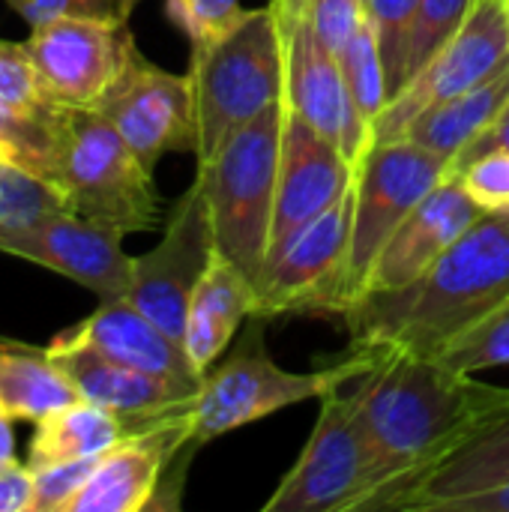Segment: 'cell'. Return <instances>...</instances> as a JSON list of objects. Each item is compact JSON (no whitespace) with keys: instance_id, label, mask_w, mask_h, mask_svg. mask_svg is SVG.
<instances>
[{"instance_id":"cell-1","label":"cell","mask_w":509,"mask_h":512,"mask_svg":"<svg viewBox=\"0 0 509 512\" xmlns=\"http://www.w3.org/2000/svg\"><path fill=\"white\" fill-rule=\"evenodd\" d=\"M375 357V366L354 390L378 477L372 498L360 512L387 510L471 426L509 402V390L456 372L438 357L408 351H381Z\"/></svg>"},{"instance_id":"cell-2","label":"cell","mask_w":509,"mask_h":512,"mask_svg":"<svg viewBox=\"0 0 509 512\" xmlns=\"http://www.w3.org/2000/svg\"><path fill=\"white\" fill-rule=\"evenodd\" d=\"M509 300V210L483 213L417 282L369 291L345 312L351 348L438 357Z\"/></svg>"},{"instance_id":"cell-3","label":"cell","mask_w":509,"mask_h":512,"mask_svg":"<svg viewBox=\"0 0 509 512\" xmlns=\"http://www.w3.org/2000/svg\"><path fill=\"white\" fill-rule=\"evenodd\" d=\"M45 186L69 213L120 234L150 231L162 216L153 168L96 108L51 111Z\"/></svg>"},{"instance_id":"cell-4","label":"cell","mask_w":509,"mask_h":512,"mask_svg":"<svg viewBox=\"0 0 509 512\" xmlns=\"http://www.w3.org/2000/svg\"><path fill=\"white\" fill-rule=\"evenodd\" d=\"M264 324H267L264 318L252 315L234 351L201 378V387L192 402L195 450L219 435L258 423L282 408L321 399L330 390L360 381L378 360L363 348H351L348 357L339 360L336 366L312 369V372H288L267 354Z\"/></svg>"},{"instance_id":"cell-5","label":"cell","mask_w":509,"mask_h":512,"mask_svg":"<svg viewBox=\"0 0 509 512\" xmlns=\"http://www.w3.org/2000/svg\"><path fill=\"white\" fill-rule=\"evenodd\" d=\"M285 114V99L273 102L198 162L195 174L207 198L216 249L252 282H258L270 252Z\"/></svg>"},{"instance_id":"cell-6","label":"cell","mask_w":509,"mask_h":512,"mask_svg":"<svg viewBox=\"0 0 509 512\" xmlns=\"http://www.w3.org/2000/svg\"><path fill=\"white\" fill-rule=\"evenodd\" d=\"M189 78L198 114L195 159L204 162L231 132L285 99V24L273 0L249 9L219 42L192 51Z\"/></svg>"},{"instance_id":"cell-7","label":"cell","mask_w":509,"mask_h":512,"mask_svg":"<svg viewBox=\"0 0 509 512\" xmlns=\"http://www.w3.org/2000/svg\"><path fill=\"white\" fill-rule=\"evenodd\" d=\"M354 186L324 213L300 225L288 240L267 252L255 282V315H342L348 288Z\"/></svg>"},{"instance_id":"cell-8","label":"cell","mask_w":509,"mask_h":512,"mask_svg":"<svg viewBox=\"0 0 509 512\" xmlns=\"http://www.w3.org/2000/svg\"><path fill=\"white\" fill-rule=\"evenodd\" d=\"M375 483V456L357 399L339 387L321 396L312 438L264 512H360Z\"/></svg>"},{"instance_id":"cell-9","label":"cell","mask_w":509,"mask_h":512,"mask_svg":"<svg viewBox=\"0 0 509 512\" xmlns=\"http://www.w3.org/2000/svg\"><path fill=\"white\" fill-rule=\"evenodd\" d=\"M450 174V162L411 138L372 144L357 168L345 309L363 294L369 270L405 216ZM342 309V312H345Z\"/></svg>"},{"instance_id":"cell-10","label":"cell","mask_w":509,"mask_h":512,"mask_svg":"<svg viewBox=\"0 0 509 512\" xmlns=\"http://www.w3.org/2000/svg\"><path fill=\"white\" fill-rule=\"evenodd\" d=\"M24 48L51 108H96L138 45L123 15H60L30 27Z\"/></svg>"},{"instance_id":"cell-11","label":"cell","mask_w":509,"mask_h":512,"mask_svg":"<svg viewBox=\"0 0 509 512\" xmlns=\"http://www.w3.org/2000/svg\"><path fill=\"white\" fill-rule=\"evenodd\" d=\"M509 69V21L504 0H477L459 33L420 66L372 123V144L399 141L426 111L474 90Z\"/></svg>"},{"instance_id":"cell-12","label":"cell","mask_w":509,"mask_h":512,"mask_svg":"<svg viewBox=\"0 0 509 512\" xmlns=\"http://www.w3.org/2000/svg\"><path fill=\"white\" fill-rule=\"evenodd\" d=\"M123 237L66 207H48L24 219H0V252L48 267L90 288L99 300L129 294L132 255L123 252Z\"/></svg>"},{"instance_id":"cell-13","label":"cell","mask_w":509,"mask_h":512,"mask_svg":"<svg viewBox=\"0 0 509 512\" xmlns=\"http://www.w3.org/2000/svg\"><path fill=\"white\" fill-rule=\"evenodd\" d=\"M96 111L120 132L147 168H156L165 153L198 150V114L189 72H168L138 48Z\"/></svg>"},{"instance_id":"cell-14","label":"cell","mask_w":509,"mask_h":512,"mask_svg":"<svg viewBox=\"0 0 509 512\" xmlns=\"http://www.w3.org/2000/svg\"><path fill=\"white\" fill-rule=\"evenodd\" d=\"M213 252L216 240L210 210L195 177L192 186L177 198L162 240L150 252L132 258V285L126 300L153 318L168 336L183 342L189 300Z\"/></svg>"},{"instance_id":"cell-15","label":"cell","mask_w":509,"mask_h":512,"mask_svg":"<svg viewBox=\"0 0 509 512\" xmlns=\"http://www.w3.org/2000/svg\"><path fill=\"white\" fill-rule=\"evenodd\" d=\"M195 402V399H192ZM192 402L132 432L99 456L90 480L66 512H141L156 504L162 483L192 447Z\"/></svg>"},{"instance_id":"cell-16","label":"cell","mask_w":509,"mask_h":512,"mask_svg":"<svg viewBox=\"0 0 509 512\" xmlns=\"http://www.w3.org/2000/svg\"><path fill=\"white\" fill-rule=\"evenodd\" d=\"M285 24V102L312 129L327 135L354 168L369 150V126L345 84L342 63L315 36L306 18H282Z\"/></svg>"},{"instance_id":"cell-17","label":"cell","mask_w":509,"mask_h":512,"mask_svg":"<svg viewBox=\"0 0 509 512\" xmlns=\"http://www.w3.org/2000/svg\"><path fill=\"white\" fill-rule=\"evenodd\" d=\"M288 105V102H285ZM357 180V168L348 156L291 108L285 114L279 183L270 225V249L288 240L300 225L333 207Z\"/></svg>"},{"instance_id":"cell-18","label":"cell","mask_w":509,"mask_h":512,"mask_svg":"<svg viewBox=\"0 0 509 512\" xmlns=\"http://www.w3.org/2000/svg\"><path fill=\"white\" fill-rule=\"evenodd\" d=\"M483 213L486 210L471 198L462 180L447 174L384 243L369 270L363 294L396 291L417 282Z\"/></svg>"},{"instance_id":"cell-19","label":"cell","mask_w":509,"mask_h":512,"mask_svg":"<svg viewBox=\"0 0 509 512\" xmlns=\"http://www.w3.org/2000/svg\"><path fill=\"white\" fill-rule=\"evenodd\" d=\"M509 483V402L489 411L462 441L405 486L384 512H447L456 501Z\"/></svg>"},{"instance_id":"cell-20","label":"cell","mask_w":509,"mask_h":512,"mask_svg":"<svg viewBox=\"0 0 509 512\" xmlns=\"http://www.w3.org/2000/svg\"><path fill=\"white\" fill-rule=\"evenodd\" d=\"M48 354L63 369V375L72 381L78 399L102 405V408L123 414L135 423L159 420L168 411H177L195 399L192 390H183L171 381H162L156 375H147L126 363H117L108 354H102L84 342H69V339L57 336L48 345Z\"/></svg>"},{"instance_id":"cell-21","label":"cell","mask_w":509,"mask_h":512,"mask_svg":"<svg viewBox=\"0 0 509 512\" xmlns=\"http://www.w3.org/2000/svg\"><path fill=\"white\" fill-rule=\"evenodd\" d=\"M60 336L69 342H84L117 363L171 381L183 390L198 393L201 387V375L195 372L183 342L168 336L153 318H147L126 297L102 300L96 312H90L84 321H78Z\"/></svg>"},{"instance_id":"cell-22","label":"cell","mask_w":509,"mask_h":512,"mask_svg":"<svg viewBox=\"0 0 509 512\" xmlns=\"http://www.w3.org/2000/svg\"><path fill=\"white\" fill-rule=\"evenodd\" d=\"M252 315L255 282L216 249L201 282L192 291L183 333V348L201 378L219 363L243 321H249Z\"/></svg>"},{"instance_id":"cell-23","label":"cell","mask_w":509,"mask_h":512,"mask_svg":"<svg viewBox=\"0 0 509 512\" xmlns=\"http://www.w3.org/2000/svg\"><path fill=\"white\" fill-rule=\"evenodd\" d=\"M150 423H135V420L114 414L102 405L78 399L60 411H51L39 423H33L36 429H33V438L27 447V465L36 471V468H48V465H60V462L96 459Z\"/></svg>"},{"instance_id":"cell-24","label":"cell","mask_w":509,"mask_h":512,"mask_svg":"<svg viewBox=\"0 0 509 512\" xmlns=\"http://www.w3.org/2000/svg\"><path fill=\"white\" fill-rule=\"evenodd\" d=\"M72 402L78 393L48 348L0 339V411L12 420L39 423Z\"/></svg>"},{"instance_id":"cell-25","label":"cell","mask_w":509,"mask_h":512,"mask_svg":"<svg viewBox=\"0 0 509 512\" xmlns=\"http://www.w3.org/2000/svg\"><path fill=\"white\" fill-rule=\"evenodd\" d=\"M507 102L509 69H504L501 75L477 84L474 90L417 117L405 138H411L414 144L426 147L429 153L447 159L453 168V162L495 123V117L507 108Z\"/></svg>"},{"instance_id":"cell-26","label":"cell","mask_w":509,"mask_h":512,"mask_svg":"<svg viewBox=\"0 0 509 512\" xmlns=\"http://www.w3.org/2000/svg\"><path fill=\"white\" fill-rule=\"evenodd\" d=\"M339 63L345 72V84H348V93L354 99V108L360 111L363 123L369 126V141H372V123L378 120V114L390 102L387 72H384V60H381V48H378L372 18H366L354 30V36L348 39V45L339 54Z\"/></svg>"},{"instance_id":"cell-27","label":"cell","mask_w":509,"mask_h":512,"mask_svg":"<svg viewBox=\"0 0 509 512\" xmlns=\"http://www.w3.org/2000/svg\"><path fill=\"white\" fill-rule=\"evenodd\" d=\"M450 369L477 375L483 369H498L509 366V300L483 315L477 324L462 330L441 354Z\"/></svg>"},{"instance_id":"cell-28","label":"cell","mask_w":509,"mask_h":512,"mask_svg":"<svg viewBox=\"0 0 509 512\" xmlns=\"http://www.w3.org/2000/svg\"><path fill=\"white\" fill-rule=\"evenodd\" d=\"M474 6L477 0H420L414 30H411V45H408L405 84L420 66H426L441 51V45L450 42L453 33H459V27L468 21Z\"/></svg>"},{"instance_id":"cell-29","label":"cell","mask_w":509,"mask_h":512,"mask_svg":"<svg viewBox=\"0 0 509 512\" xmlns=\"http://www.w3.org/2000/svg\"><path fill=\"white\" fill-rule=\"evenodd\" d=\"M420 0H369V18L375 24L384 72H387V90L390 99L405 84V66H408V45L411 30L417 18Z\"/></svg>"},{"instance_id":"cell-30","label":"cell","mask_w":509,"mask_h":512,"mask_svg":"<svg viewBox=\"0 0 509 512\" xmlns=\"http://www.w3.org/2000/svg\"><path fill=\"white\" fill-rule=\"evenodd\" d=\"M168 18L186 33L192 51L228 36L249 9L240 0H168Z\"/></svg>"},{"instance_id":"cell-31","label":"cell","mask_w":509,"mask_h":512,"mask_svg":"<svg viewBox=\"0 0 509 512\" xmlns=\"http://www.w3.org/2000/svg\"><path fill=\"white\" fill-rule=\"evenodd\" d=\"M0 108L21 117H36L51 108L42 99L24 42L0 39Z\"/></svg>"},{"instance_id":"cell-32","label":"cell","mask_w":509,"mask_h":512,"mask_svg":"<svg viewBox=\"0 0 509 512\" xmlns=\"http://www.w3.org/2000/svg\"><path fill=\"white\" fill-rule=\"evenodd\" d=\"M96 459H75V462H60V465H48V468H30L33 471V483H36V498H33V512H66L69 504L75 501V495L84 489V483L90 480Z\"/></svg>"},{"instance_id":"cell-33","label":"cell","mask_w":509,"mask_h":512,"mask_svg":"<svg viewBox=\"0 0 509 512\" xmlns=\"http://www.w3.org/2000/svg\"><path fill=\"white\" fill-rule=\"evenodd\" d=\"M453 177L462 180V186L486 213L509 210V150H492L468 162Z\"/></svg>"},{"instance_id":"cell-34","label":"cell","mask_w":509,"mask_h":512,"mask_svg":"<svg viewBox=\"0 0 509 512\" xmlns=\"http://www.w3.org/2000/svg\"><path fill=\"white\" fill-rule=\"evenodd\" d=\"M303 18L312 24L324 48L339 57L354 30L369 18V6L366 0H312Z\"/></svg>"},{"instance_id":"cell-35","label":"cell","mask_w":509,"mask_h":512,"mask_svg":"<svg viewBox=\"0 0 509 512\" xmlns=\"http://www.w3.org/2000/svg\"><path fill=\"white\" fill-rule=\"evenodd\" d=\"M6 6L15 9L30 27L60 15H120L117 0H6Z\"/></svg>"},{"instance_id":"cell-36","label":"cell","mask_w":509,"mask_h":512,"mask_svg":"<svg viewBox=\"0 0 509 512\" xmlns=\"http://www.w3.org/2000/svg\"><path fill=\"white\" fill-rule=\"evenodd\" d=\"M36 483L30 465L12 462L0 468V512H33Z\"/></svg>"},{"instance_id":"cell-37","label":"cell","mask_w":509,"mask_h":512,"mask_svg":"<svg viewBox=\"0 0 509 512\" xmlns=\"http://www.w3.org/2000/svg\"><path fill=\"white\" fill-rule=\"evenodd\" d=\"M492 150H509V102L507 108L495 117V123L453 162V168H450V174H456V171H462L468 162H474V159H480V156H486V153H492Z\"/></svg>"},{"instance_id":"cell-38","label":"cell","mask_w":509,"mask_h":512,"mask_svg":"<svg viewBox=\"0 0 509 512\" xmlns=\"http://www.w3.org/2000/svg\"><path fill=\"white\" fill-rule=\"evenodd\" d=\"M447 512H509V483L489 489V492H480V495H471V498H462Z\"/></svg>"},{"instance_id":"cell-39","label":"cell","mask_w":509,"mask_h":512,"mask_svg":"<svg viewBox=\"0 0 509 512\" xmlns=\"http://www.w3.org/2000/svg\"><path fill=\"white\" fill-rule=\"evenodd\" d=\"M12 423H15V420H12L6 411H0V468L18 462V456H15V429H12Z\"/></svg>"},{"instance_id":"cell-40","label":"cell","mask_w":509,"mask_h":512,"mask_svg":"<svg viewBox=\"0 0 509 512\" xmlns=\"http://www.w3.org/2000/svg\"><path fill=\"white\" fill-rule=\"evenodd\" d=\"M312 0H273V6L279 9L282 18H303Z\"/></svg>"},{"instance_id":"cell-41","label":"cell","mask_w":509,"mask_h":512,"mask_svg":"<svg viewBox=\"0 0 509 512\" xmlns=\"http://www.w3.org/2000/svg\"><path fill=\"white\" fill-rule=\"evenodd\" d=\"M135 3H138V0H117L120 15H126V18H129V15H132V9H135Z\"/></svg>"},{"instance_id":"cell-42","label":"cell","mask_w":509,"mask_h":512,"mask_svg":"<svg viewBox=\"0 0 509 512\" xmlns=\"http://www.w3.org/2000/svg\"><path fill=\"white\" fill-rule=\"evenodd\" d=\"M0 195H3V165H0Z\"/></svg>"},{"instance_id":"cell-43","label":"cell","mask_w":509,"mask_h":512,"mask_svg":"<svg viewBox=\"0 0 509 512\" xmlns=\"http://www.w3.org/2000/svg\"><path fill=\"white\" fill-rule=\"evenodd\" d=\"M504 6H507V21H509V0H504Z\"/></svg>"},{"instance_id":"cell-44","label":"cell","mask_w":509,"mask_h":512,"mask_svg":"<svg viewBox=\"0 0 509 512\" xmlns=\"http://www.w3.org/2000/svg\"><path fill=\"white\" fill-rule=\"evenodd\" d=\"M366 6H369V0H366Z\"/></svg>"}]
</instances>
